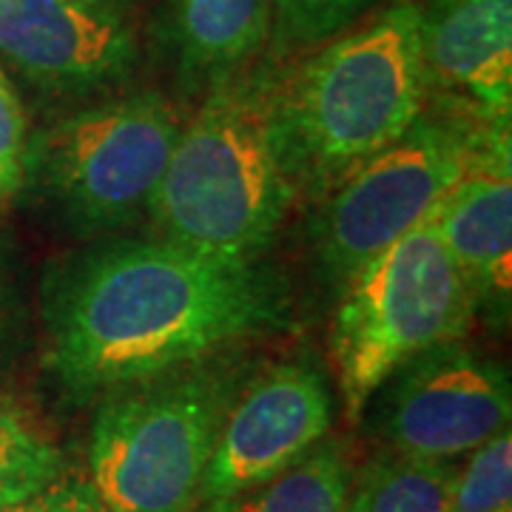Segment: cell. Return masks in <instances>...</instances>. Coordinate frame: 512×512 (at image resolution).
I'll return each instance as SVG.
<instances>
[{
    "label": "cell",
    "instance_id": "cell-21",
    "mask_svg": "<svg viewBox=\"0 0 512 512\" xmlns=\"http://www.w3.org/2000/svg\"><path fill=\"white\" fill-rule=\"evenodd\" d=\"M0 512H109V507L94 493L89 478L63 476L18 504L0 507Z\"/></svg>",
    "mask_w": 512,
    "mask_h": 512
},
{
    "label": "cell",
    "instance_id": "cell-4",
    "mask_svg": "<svg viewBox=\"0 0 512 512\" xmlns=\"http://www.w3.org/2000/svg\"><path fill=\"white\" fill-rule=\"evenodd\" d=\"M242 370L211 356L103 396L89 484L109 512H194Z\"/></svg>",
    "mask_w": 512,
    "mask_h": 512
},
{
    "label": "cell",
    "instance_id": "cell-20",
    "mask_svg": "<svg viewBox=\"0 0 512 512\" xmlns=\"http://www.w3.org/2000/svg\"><path fill=\"white\" fill-rule=\"evenodd\" d=\"M23 330H26V311L20 299L15 259L9 251V242L0 231V382L18 365L23 348Z\"/></svg>",
    "mask_w": 512,
    "mask_h": 512
},
{
    "label": "cell",
    "instance_id": "cell-10",
    "mask_svg": "<svg viewBox=\"0 0 512 512\" xmlns=\"http://www.w3.org/2000/svg\"><path fill=\"white\" fill-rule=\"evenodd\" d=\"M0 57L43 92L94 94L131 74L137 37L123 9L89 0H0Z\"/></svg>",
    "mask_w": 512,
    "mask_h": 512
},
{
    "label": "cell",
    "instance_id": "cell-6",
    "mask_svg": "<svg viewBox=\"0 0 512 512\" xmlns=\"http://www.w3.org/2000/svg\"><path fill=\"white\" fill-rule=\"evenodd\" d=\"M180 128L157 92L77 109L29 137L23 188L77 234L126 231L151 217Z\"/></svg>",
    "mask_w": 512,
    "mask_h": 512
},
{
    "label": "cell",
    "instance_id": "cell-3",
    "mask_svg": "<svg viewBox=\"0 0 512 512\" xmlns=\"http://www.w3.org/2000/svg\"><path fill=\"white\" fill-rule=\"evenodd\" d=\"M430 100L416 0H396L365 29L330 40L285 80L305 188L322 194L402 137Z\"/></svg>",
    "mask_w": 512,
    "mask_h": 512
},
{
    "label": "cell",
    "instance_id": "cell-5",
    "mask_svg": "<svg viewBox=\"0 0 512 512\" xmlns=\"http://www.w3.org/2000/svg\"><path fill=\"white\" fill-rule=\"evenodd\" d=\"M507 128L510 117H484L450 100L427 106L402 137L322 191L311 222L319 271L345 288L373 256L430 220L487 140Z\"/></svg>",
    "mask_w": 512,
    "mask_h": 512
},
{
    "label": "cell",
    "instance_id": "cell-18",
    "mask_svg": "<svg viewBox=\"0 0 512 512\" xmlns=\"http://www.w3.org/2000/svg\"><path fill=\"white\" fill-rule=\"evenodd\" d=\"M376 0H271L279 52L328 43Z\"/></svg>",
    "mask_w": 512,
    "mask_h": 512
},
{
    "label": "cell",
    "instance_id": "cell-1",
    "mask_svg": "<svg viewBox=\"0 0 512 512\" xmlns=\"http://www.w3.org/2000/svg\"><path fill=\"white\" fill-rule=\"evenodd\" d=\"M288 328L293 293L271 265L163 237L63 256L40 288L43 365L74 402Z\"/></svg>",
    "mask_w": 512,
    "mask_h": 512
},
{
    "label": "cell",
    "instance_id": "cell-2",
    "mask_svg": "<svg viewBox=\"0 0 512 512\" xmlns=\"http://www.w3.org/2000/svg\"><path fill=\"white\" fill-rule=\"evenodd\" d=\"M285 80L259 66L208 86L180 128L148 217L160 237L239 262L268 254L305 188Z\"/></svg>",
    "mask_w": 512,
    "mask_h": 512
},
{
    "label": "cell",
    "instance_id": "cell-12",
    "mask_svg": "<svg viewBox=\"0 0 512 512\" xmlns=\"http://www.w3.org/2000/svg\"><path fill=\"white\" fill-rule=\"evenodd\" d=\"M419 26L430 92L484 117H510L512 0H424Z\"/></svg>",
    "mask_w": 512,
    "mask_h": 512
},
{
    "label": "cell",
    "instance_id": "cell-13",
    "mask_svg": "<svg viewBox=\"0 0 512 512\" xmlns=\"http://www.w3.org/2000/svg\"><path fill=\"white\" fill-rule=\"evenodd\" d=\"M271 0H174V43L188 83L245 69L271 37Z\"/></svg>",
    "mask_w": 512,
    "mask_h": 512
},
{
    "label": "cell",
    "instance_id": "cell-16",
    "mask_svg": "<svg viewBox=\"0 0 512 512\" xmlns=\"http://www.w3.org/2000/svg\"><path fill=\"white\" fill-rule=\"evenodd\" d=\"M66 476V458L18 410L0 404V507L18 504Z\"/></svg>",
    "mask_w": 512,
    "mask_h": 512
},
{
    "label": "cell",
    "instance_id": "cell-17",
    "mask_svg": "<svg viewBox=\"0 0 512 512\" xmlns=\"http://www.w3.org/2000/svg\"><path fill=\"white\" fill-rule=\"evenodd\" d=\"M447 512H512L510 430L467 453L464 467H456Z\"/></svg>",
    "mask_w": 512,
    "mask_h": 512
},
{
    "label": "cell",
    "instance_id": "cell-9",
    "mask_svg": "<svg viewBox=\"0 0 512 512\" xmlns=\"http://www.w3.org/2000/svg\"><path fill=\"white\" fill-rule=\"evenodd\" d=\"M333 393L311 362H279L242 382L225 413L202 484V504L288 470L333 427Z\"/></svg>",
    "mask_w": 512,
    "mask_h": 512
},
{
    "label": "cell",
    "instance_id": "cell-19",
    "mask_svg": "<svg viewBox=\"0 0 512 512\" xmlns=\"http://www.w3.org/2000/svg\"><path fill=\"white\" fill-rule=\"evenodd\" d=\"M26 114L6 72L0 69V208L23 191V163H26Z\"/></svg>",
    "mask_w": 512,
    "mask_h": 512
},
{
    "label": "cell",
    "instance_id": "cell-22",
    "mask_svg": "<svg viewBox=\"0 0 512 512\" xmlns=\"http://www.w3.org/2000/svg\"><path fill=\"white\" fill-rule=\"evenodd\" d=\"M89 3H97V6H109V9H123V12H126V0H89Z\"/></svg>",
    "mask_w": 512,
    "mask_h": 512
},
{
    "label": "cell",
    "instance_id": "cell-14",
    "mask_svg": "<svg viewBox=\"0 0 512 512\" xmlns=\"http://www.w3.org/2000/svg\"><path fill=\"white\" fill-rule=\"evenodd\" d=\"M353 473L345 441L328 436L274 478L200 507L202 512H348Z\"/></svg>",
    "mask_w": 512,
    "mask_h": 512
},
{
    "label": "cell",
    "instance_id": "cell-11",
    "mask_svg": "<svg viewBox=\"0 0 512 512\" xmlns=\"http://www.w3.org/2000/svg\"><path fill=\"white\" fill-rule=\"evenodd\" d=\"M473 293L476 313L507 322L512 299L510 128L498 131L430 214Z\"/></svg>",
    "mask_w": 512,
    "mask_h": 512
},
{
    "label": "cell",
    "instance_id": "cell-8",
    "mask_svg": "<svg viewBox=\"0 0 512 512\" xmlns=\"http://www.w3.org/2000/svg\"><path fill=\"white\" fill-rule=\"evenodd\" d=\"M365 410L384 450L456 461L510 430V373L464 339L444 342L396 367Z\"/></svg>",
    "mask_w": 512,
    "mask_h": 512
},
{
    "label": "cell",
    "instance_id": "cell-15",
    "mask_svg": "<svg viewBox=\"0 0 512 512\" xmlns=\"http://www.w3.org/2000/svg\"><path fill=\"white\" fill-rule=\"evenodd\" d=\"M456 464L382 450L353 473L348 512H447Z\"/></svg>",
    "mask_w": 512,
    "mask_h": 512
},
{
    "label": "cell",
    "instance_id": "cell-7",
    "mask_svg": "<svg viewBox=\"0 0 512 512\" xmlns=\"http://www.w3.org/2000/svg\"><path fill=\"white\" fill-rule=\"evenodd\" d=\"M473 293L433 222L387 245L342 288L330 353L350 421L365 416L384 379L424 350L464 339Z\"/></svg>",
    "mask_w": 512,
    "mask_h": 512
}]
</instances>
